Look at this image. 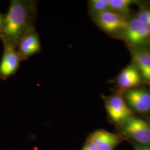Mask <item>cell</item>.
<instances>
[{
  "instance_id": "6da1fadb",
  "label": "cell",
  "mask_w": 150,
  "mask_h": 150,
  "mask_svg": "<svg viewBox=\"0 0 150 150\" xmlns=\"http://www.w3.org/2000/svg\"><path fill=\"white\" fill-rule=\"evenodd\" d=\"M37 5L38 2L33 0L11 1L1 34L4 43L16 47L20 38L35 28Z\"/></svg>"
},
{
  "instance_id": "277c9868",
  "label": "cell",
  "mask_w": 150,
  "mask_h": 150,
  "mask_svg": "<svg viewBox=\"0 0 150 150\" xmlns=\"http://www.w3.org/2000/svg\"><path fill=\"white\" fill-rule=\"evenodd\" d=\"M122 33L125 40L132 48L143 47L150 41V33L145 24L136 17L128 20L126 28Z\"/></svg>"
},
{
  "instance_id": "8992f818",
  "label": "cell",
  "mask_w": 150,
  "mask_h": 150,
  "mask_svg": "<svg viewBox=\"0 0 150 150\" xmlns=\"http://www.w3.org/2000/svg\"><path fill=\"white\" fill-rule=\"evenodd\" d=\"M16 48L21 61L27 59L40 52V38L35 28L28 31L20 38Z\"/></svg>"
},
{
  "instance_id": "2e32d148",
  "label": "cell",
  "mask_w": 150,
  "mask_h": 150,
  "mask_svg": "<svg viewBox=\"0 0 150 150\" xmlns=\"http://www.w3.org/2000/svg\"><path fill=\"white\" fill-rule=\"evenodd\" d=\"M134 150H150V146L135 144Z\"/></svg>"
},
{
  "instance_id": "9c48e42d",
  "label": "cell",
  "mask_w": 150,
  "mask_h": 150,
  "mask_svg": "<svg viewBox=\"0 0 150 150\" xmlns=\"http://www.w3.org/2000/svg\"><path fill=\"white\" fill-rule=\"evenodd\" d=\"M134 64L145 82L150 86V51L144 47L131 50Z\"/></svg>"
},
{
  "instance_id": "e0dca14e",
  "label": "cell",
  "mask_w": 150,
  "mask_h": 150,
  "mask_svg": "<svg viewBox=\"0 0 150 150\" xmlns=\"http://www.w3.org/2000/svg\"><path fill=\"white\" fill-rule=\"evenodd\" d=\"M4 19H5V16H4L3 15L0 13V38H1V32H2L3 25H4Z\"/></svg>"
},
{
  "instance_id": "3957f363",
  "label": "cell",
  "mask_w": 150,
  "mask_h": 150,
  "mask_svg": "<svg viewBox=\"0 0 150 150\" xmlns=\"http://www.w3.org/2000/svg\"><path fill=\"white\" fill-rule=\"evenodd\" d=\"M92 18L98 27L109 35L122 33L128 22L125 16L111 11L97 14Z\"/></svg>"
},
{
  "instance_id": "52a82bcc",
  "label": "cell",
  "mask_w": 150,
  "mask_h": 150,
  "mask_svg": "<svg viewBox=\"0 0 150 150\" xmlns=\"http://www.w3.org/2000/svg\"><path fill=\"white\" fill-rule=\"evenodd\" d=\"M125 97L126 103L134 111L141 113L150 112V92L141 88L127 90Z\"/></svg>"
},
{
  "instance_id": "30bf717a",
  "label": "cell",
  "mask_w": 150,
  "mask_h": 150,
  "mask_svg": "<svg viewBox=\"0 0 150 150\" xmlns=\"http://www.w3.org/2000/svg\"><path fill=\"white\" fill-rule=\"evenodd\" d=\"M90 142L100 150H113L118 145L120 139L118 136L103 129L93 132L89 136Z\"/></svg>"
},
{
  "instance_id": "ac0fdd59",
  "label": "cell",
  "mask_w": 150,
  "mask_h": 150,
  "mask_svg": "<svg viewBox=\"0 0 150 150\" xmlns=\"http://www.w3.org/2000/svg\"><path fill=\"white\" fill-rule=\"evenodd\" d=\"M145 26H146V27L147 28V30H148V31L150 33V23L145 25Z\"/></svg>"
},
{
  "instance_id": "d6986e66",
  "label": "cell",
  "mask_w": 150,
  "mask_h": 150,
  "mask_svg": "<svg viewBox=\"0 0 150 150\" xmlns=\"http://www.w3.org/2000/svg\"><path fill=\"white\" fill-rule=\"evenodd\" d=\"M149 4H150V2H149Z\"/></svg>"
},
{
  "instance_id": "7c38bea8",
  "label": "cell",
  "mask_w": 150,
  "mask_h": 150,
  "mask_svg": "<svg viewBox=\"0 0 150 150\" xmlns=\"http://www.w3.org/2000/svg\"><path fill=\"white\" fill-rule=\"evenodd\" d=\"M134 3L133 0H109L110 10L125 16L129 12V7Z\"/></svg>"
},
{
  "instance_id": "8fae6325",
  "label": "cell",
  "mask_w": 150,
  "mask_h": 150,
  "mask_svg": "<svg viewBox=\"0 0 150 150\" xmlns=\"http://www.w3.org/2000/svg\"><path fill=\"white\" fill-rule=\"evenodd\" d=\"M141 76L136 66L133 64L124 69L117 77V83L124 89H132L141 83Z\"/></svg>"
},
{
  "instance_id": "ba28073f",
  "label": "cell",
  "mask_w": 150,
  "mask_h": 150,
  "mask_svg": "<svg viewBox=\"0 0 150 150\" xmlns=\"http://www.w3.org/2000/svg\"><path fill=\"white\" fill-rule=\"evenodd\" d=\"M4 52L0 64V76L7 78L14 74L21 61L16 47L4 43Z\"/></svg>"
},
{
  "instance_id": "5b68a950",
  "label": "cell",
  "mask_w": 150,
  "mask_h": 150,
  "mask_svg": "<svg viewBox=\"0 0 150 150\" xmlns=\"http://www.w3.org/2000/svg\"><path fill=\"white\" fill-rule=\"evenodd\" d=\"M105 107L110 117L116 123L122 125L133 115L127 103L120 96L108 97L106 100Z\"/></svg>"
},
{
  "instance_id": "5bb4252c",
  "label": "cell",
  "mask_w": 150,
  "mask_h": 150,
  "mask_svg": "<svg viewBox=\"0 0 150 150\" xmlns=\"http://www.w3.org/2000/svg\"><path fill=\"white\" fill-rule=\"evenodd\" d=\"M136 18L145 25L149 23H150V9L145 8L141 10L138 13Z\"/></svg>"
},
{
  "instance_id": "4fadbf2b",
  "label": "cell",
  "mask_w": 150,
  "mask_h": 150,
  "mask_svg": "<svg viewBox=\"0 0 150 150\" xmlns=\"http://www.w3.org/2000/svg\"><path fill=\"white\" fill-rule=\"evenodd\" d=\"M88 8L92 17L103 12L110 11L109 0L90 1L88 2Z\"/></svg>"
},
{
  "instance_id": "9a60e30c",
  "label": "cell",
  "mask_w": 150,
  "mask_h": 150,
  "mask_svg": "<svg viewBox=\"0 0 150 150\" xmlns=\"http://www.w3.org/2000/svg\"><path fill=\"white\" fill-rule=\"evenodd\" d=\"M81 150H100L96 146L92 144L90 142L87 141L82 149Z\"/></svg>"
},
{
  "instance_id": "7a4b0ae2",
  "label": "cell",
  "mask_w": 150,
  "mask_h": 150,
  "mask_svg": "<svg viewBox=\"0 0 150 150\" xmlns=\"http://www.w3.org/2000/svg\"><path fill=\"white\" fill-rule=\"evenodd\" d=\"M122 132L137 144L150 146V122L132 117L121 125Z\"/></svg>"
}]
</instances>
